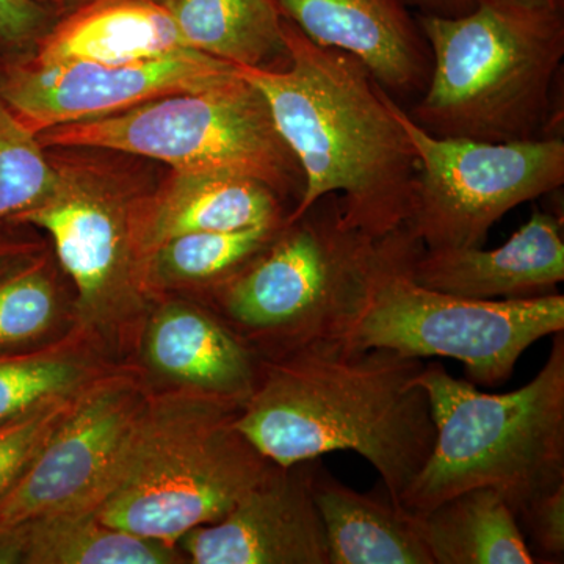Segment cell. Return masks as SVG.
I'll return each mask as SVG.
<instances>
[{
    "instance_id": "obj_29",
    "label": "cell",
    "mask_w": 564,
    "mask_h": 564,
    "mask_svg": "<svg viewBox=\"0 0 564 564\" xmlns=\"http://www.w3.org/2000/svg\"><path fill=\"white\" fill-rule=\"evenodd\" d=\"M57 18L39 0H0V57L29 54Z\"/></svg>"
},
{
    "instance_id": "obj_32",
    "label": "cell",
    "mask_w": 564,
    "mask_h": 564,
    "mask_svg": "<svg viewBox=\"0 0 564 564\" xmlns=\"http://www.w3.org/2000/svg\"><path fill=\"white\" fill-rule=\"evenodd\" d=\"M25 525L0 529V564H24Z\"/></svg>"
},
{
    "instance_id": "obj_25",
    "label": "cell",
    "mask_w": 564,
    "mask_h": 564,
    "mask_svg": "<svg viewBox=\"0 0 564 564\" xmlns=\"http://www.w3.org/2000/svg\"><path fill=\"white\" fill-rule=\"evenodd\" d=\"M55 170L35 133L18 121L0 98V226L50 195Z\"/></svg>"
},
{
    "instance_id": "obj_3",
    "label": "cell",
    "mask_w": 564,
    "mask_h": 564,
    "mask_svg": "<svg viewBox=\"0 0 564 564\" xmlns=\"http://www.w3.org/2000/svg\"><path fill=\"white\" fill-rule=\"evenodd\" d=\"M432 76L408 111L436 137L527 141L551 132L554 87L564 58L563 10L478 0L456 18L415 14Z\"/></svg>"
},
{
    "instance_id": "obj_7",
    "label": "cell",
    "mask_w": 564,
    "mask_h": 564,
    "mask_svg": "<svg viewBox=\"0 0 564 564\" xmlns=\"http://www.w3.org/2000/svg\"><path fill=\"white\" fill-rule=\"evenodd\" d=\"M423 245L406 228L381 239L372 285L345 343L386 348L404 358H451L470 383L497 386L513 375L525 350L564 332L560 293L521 300H475L433 291L414 280Z\"/></svg>"
},
{
    "instance_id": "obj_14",
    "label": "cell",
    "mask_w": 564,
    "mask_h": 564,
    "mask_svg": "<svg viewBox=\"0 0 564 564\" xmlns=\"http://www.w3.org/2000/svg\"><path fill=\"white\" fill-rule=\"evenodd\" d=\"M282 18L313 43L347 52L393 99L423 95L432 52L402 0H273Z\"/></svg>"
},
{
    "instance_id": "obj_26",
    "label": "cell",
    "mask_w": 564,
    "mask_h": 564,
    "mask_svg": "<svg viewBox=\"0 0 564 564\" xmlns=\"http://www.w3.org/2000/svg\"><path fill=\"white\" fill-rule=\"evenodd\" d=\"M58 315V293L44 252L0 280V352L36 343Z\"/></svg>"
},
{
    "instance_id": "obj_31",
    "label": "cell",
    "mask_w": 564,
    "mask_h": 564,
    "mask_svg": "<svg viewBox=\"0 0 564 564\" xmlns=\"http://www.w3.org/2000/svg\"><path fill=\"white\" fill-rule=\"evenodd\" d=\"M410 10L429 17L456 18L469 13L478 0H402Z\"/></svg>"
},
{
    "instance_id": "obj_10",
    "label": "cell",
    "mask_w": 564,
    "mask_h": 564,
    "mask_svg": "<svg viewBox=\"0 0 564 564\" xmlns=\"http://www.w3.org/2000/svg\"><path fill=\"white\" fill-rule=\"evenodd\" d=\"M391 106L419 163L404 228L425 250L481 247L507 212L563 185L560 137L503 143L436 137L393 98Z\"/></svg>"
},
{
    "instance_id": "obj_21",
    "label": "cell",
    "mask_w": 564,
    "mask_h": 564,
    "mask_svg": "<svg viewBox=\"0 0 564 564\" xmlns=\"http://www.w3.org/2000/svg\"><path fill=\"white\" fill-rule=\"evenodd\" d=\"M184 44L234 66L289 65L282 14L273 0H158Z\"/></svg>"
},
{
    "instance_id": "obj_11",
    "label": "cell",
    "mask_w": 564,
    "mask_h": 564,
    "mask_svg": "<svg viewBox=\"0 0 564 564\" xmlns=\"http://www.w3.org/2000/svg\"><path fill=\"white\" fill-rule=\"evenodd\" d=\"M148 399L139 378L121 370H107L85 386L0 497V529L98 502L124 458Z\"/></svg>"
},
{
    "instance_id": "obj_4",
    "label": "cell",
    "mask_w": 564,
    "mask_h": 564,
    "mask_svg": "<svg viewBox=\"0 0 564 564\" xmlns=\"http://www.w3.org/2000/svg\"><path fill=\"white\" fill-rule=\"evenodd\" d=\"M240 408L188 389L150 395L117 474L90 510L106 524L172 545L221 521L274 466L234 425Z\"/></svg>"
},
{
    "instance_id": "obj_30",
    "label": "cell",
    "mask_w": 564,
    "mask_h": 564,
    "mask_svg": "<svg viewBox=\"0 0 564 564\" xmlns=\"http://www.w3.org/2000/svg\"><path fill=\"white\" fill-rule=\"evenodd\" d=\"M11 225L0 226V280L17 272L41 254V247L10 231Z\"/></svg>"
},
{
    "instance_id": "obj_23",
    "label": "cell",
    "mask_w": 564,
    "mask_h": 564,
    "mask_svg": "<svg viewBox=\"0 0 564 564\" xmlns=\"http://www.w3.org/2000/svg\"><path fill=\"white\" fill-rule=\"evenodd\" d=\"M284 221L174 237L148 258V291L154 293L177 285H198L210 291L218 288L258 258L276 239Z\"/></svg>"
},
{
    "instance_id": "obj_2",
    "label": "cell",
    "mask_w": 564,
    "mask_h": 564,
    "mask_svg": "<svg viewBox=\"0 0 564 564\" xmlns=\"http://www.w3.org/2000/svg\"><path fill=\"white\" fill-rule=\"evenodd\" d=\"M282 29L285 68H236L262 93L304 174L302 199L285 220L334 193L350 228L377 240L391 236L406 225L419 172L392 96L358 58L318 46L285 18Z\"/></svg>"
},
{
    "instance_id": "obj_6",
    "label": "cell",
    "mask_w": 564,
    "mask_h": 564,
    "mask_svg": "<svg viewBox=\"0 0 564 564\" xmlns=\"http://www.w3.org/2000/svg\"><path fill=\"white\" fill-rule=\"evenodd\" d=\"M380 243L344 221L339 196H323L212 289L220 318L262 359L344 340L366 306Z\"/></svg>"
},
{
    "instance_id": "obj_27",
    "label": "cell",
    "mask_w": 564,
    "mask_h": 564,
    "mask_svg": "<svg viewBox=\"0 0 564 564\" xmlns=\"http://www.w3.org/2000/svg\"><path fill=\"white\" fill-rule=\"evenodd\" d=\"M77 393L43 404L0 426V497L20 478L41 445L69 413Z\"/></svg>"
},
{
    "instance_id": "obj_9",
    "label": "cell",
    "mask_w": 564,
    "mask_h": 564,
    "mask_svg": "<svg viewBox=\"0 0 564 564\" xmlns=\"http://www.w3.org/2000/svg\"><path fill=\"white\" fill-rule=\"evenodd\" d=\"M55 170L50 195L14 226L50 234L76 288V314L88 336L115 334L151 295L135 239V218L151 185L122 155L93 148L46 150Z\"/></svg>"
},
{
    "instance_id": "obj_20",
    "label": "cell",
    "mask_w": 564,
    "mask_h": 564,
    "mask_svg": "<svg viewBox=\"0 0 564 564\" xmlns=\"http://www.w3.org/2000/svg\"><path fill=\"white\" fill-rule=\"evenodd\" d=\"M434 564H534L507 499L492 488L458 492L417 516Z\"/></svg>"
},
{
    "instance_id": "obj_5",
    "label": "cell",
    "mask_w": 564,
    "mask_h": 564,
    "mask_svg": "<svg viewBox=\"0 0 564 564\" xmlns=\"http://www.w3.org/2000/svg\"><path fill=\"white\" fill-rule=\"evenodd\" d=\"M540 373L508 393L478 391L441 362L423 366L436 437L432 455L402 497L421 516L473 488L502 494L514 514L534 497L564 484V336Z\"/></svg>"
},
{
    "instance_id": "obj_13",
    "label": "cell",
    "mask_w": 564,
    "mask_h": 564,
    "mask_svg": "<svg viewBox=\"0 0 564 564\" xmlns=\"http://www.w3.org/2000/svg\"><path fill=\"white\" fill-rule=\"evenodd\" d=\"M318 459L274 464L221 521L196 527L177 547L195 564H329L313 496Z\"/></svg>"
},
{
    "instance_id": "obj_19",
    "label": "cell",
    "mask_w": 564,
    "mask_h": 564,
    "mask_svg": "<svg viewBox=\"0 0 564 564\" xmlns=\"http://www.w3.org/2000/svg\"><path fill=\"white\" fill-rule=\"evenodd\" d=\"M313 496L325 527L329 564H434L417 516L393 502L384 486L381 494L355 491L318 459Z\"/></svg>"
},
{
    "instance_id": "obj_1",
    "label": "cell",
    "mask_w": 564,
    "mask_h": 564,
    "mask_svg": "<svg viewBox=\"0 0 564 564\" xmlns=\"http://www.w3.org/2000/svg\"><path fill=\"white\" fill-rule=\"evenodd\" d=\"M422 359L345 340L262 359L258 386L234 425L276 466L355 452L372 464L402 508L404 491L432 455L436 425Z\"/></svg>"
},
{
    "instance_id": "obj_22",
    "label": "cell",
    "mask_w": 564,
    "mask_h": 564,
    "mask_svg": "<svg viewBox=\"0 0 564 564\" xmlns=\"http://www.w3.org/2000/svg\"><path fill=\"white\" fill-rule=\"evenodd\" d=\"M24 525V564L187 563L177 545L106 524L90 508L41 516Z\"/></svg>"
},
{
    "instance_id": "obj_16",
    "label": "cell",
    "mask_w": 564,
    "mask_h": 564,
    "mask_svg": "<svg viewBox=\"0 0 564 564\" xmlns=\"http://www.w3.org/2000/svg\"><path fill=\"white\" fill-rule=\"evenodd\" d=\"M284 199L262 182L231 174L172 172L152 185L135 218L140 258L177 236L225 232L285 220Z\"/></svg>"
},
{
    "instance_id": "obj_28",
    "label": "cell",
    "mask_w": 564,
    "mask_h": 564,
    "mask_svg": "<svg viewBox=\"0 0 564 564\" xmlns=\"http://www.w3.org/2000/svg\"><path fill=\"white\" fill-rule=\"evenodd\" d=\"M516 519L536 563H563L564 484L534 497Z\"/></svg>"
},
{
    "instance_id": "obj_17",
    "label": "cell",
    "mask_w": 564,
    "mask_h": 564,
    "mask_svg": "<svg viewBox=\"0 0 564 564\" xmlns=\"http://www.w3.org/2000/svg\"><path fill=\"white\" fill-rule=\"evenodd\" d=\"M144 355L152 370L182 388L240 404L261 377V356L220 317L195 304H165L152 315Z\"/></svg>"
},
{
    "instance_id": "obj_24",
    "label": "cell",
    "mask_w": 564,
    "mask_h": 564,
    "mask_svg": "<svg viewBox=\"0 0 564 564\" xmlns=\"http://www.w3.org/2000/svg\"><path fill=\"white\" fill-rule=\"evenodd\" d=\"M80 345L65 343L41 350L0 352V426L80 392L107 372Z\"/></svg>"
},
{
    "instance_id": "obj_8",
    "label": "cell",
    "mask_w": 564,
    "mask_h": 564,
    "mask_svg": "<svg viewBox=\"0 0 564 564\" xmlns=\"http://www.w3.org/2000/svg\"><path fill=\"white\" fill-rule=\"evenodd\" d=\"M44 150L93 148L165 163L174 172L231 174L262 182L295 206L304 174L281 139L262 93L243 79L163 96L132 109L69 122L36 135Z\"/></svg>"
},
{
    "instance_id": "obj_34",
    "label": "cell",
    "mask_w": 564,
    "mask_h": 564,
    "mask_svg": "<svg viewBox=\"0 0 564 564\" xmlns=\"http://www.w3.org/2000/svg\"><path fill=\"white\" fill-rule=\"evenodd\" d=\"M79 2H82V0H62L61 10H58V17H61L63 11L70 9V7L76 6V3Z\"/></svg>"
},
{
    "instance_id": "obj_18",
    "label": "cell",
    "mask_w": 564,
    "mask_h": 564,
    "mask_svg": "<svg viewBox=\"0 0 564 564\" xmlns=\"http://www.w3.org/2000/svg\"><path fill=\"white\" fill-rule=\"evenodd\" d=\"M181 50L187 46L158 0H82L63 11L24 57L39 65H120Z\"/></svg>"
},
{
    "instance_id": "obj_12",
    "label": "cell",
    "mask_w": 564,
    "mask_h": 564,
    "mask_svg": "<svg viewBox=\"0 0 564 564\" xmlns=\"http://www.w3.org/2000/svg\"><path fill=\"white\" fill-rule=\"evenodd\" d=\"M239 76L231 63L195 50L120 65H39L24 55L0 57V98L39 135L69 122L96 120L163 96L196 93Z\"/></svg>"
},
{
    "instance_id": "obj_33",
    "label": "cell",
    "mask_w": 564,
    "mask_h": 564,
    "mask_svg": "<svg viewBox=\"0 0 564 564\" xmlns=\"http://www.w3.org/2000/svg\"><path fill=\"white\" fill-rule=\"evenodd\" d=\"M499 2L533 10H563L564 0H499Z\"/></svg>"
},
{
    "instance_id": "obj_15",
    "label": "cell",
    "mask_w": 564,
    "mask_h": 564,
    "mask_svg": "<svg viewBox=\"0 0 564 564\" xmlns=\"http://www.w3.org/2000/svg\"><path fill=\"white\" fill-rule=\"evenodd\" d=\"M414 280L433 291L475 300H521L555 293L564 281L563 217L534 209L496 250L421 248Z\"/></svg>"
},
{
    "instance_id": "obj_35",
    "label": "cell",
    "mask_w": 564,
    "mask_h": 564,
    "mask_svg": "<svg viewBox=\"0 0 564 564\" xmlns=\"http://www.w3.org/2000/svg\"><path fill=\"white\" fill-rule=\"evenodd\" d=\"M39 2L46 3V6L52 7V9H55V11L61 10L62 0H39Z\"/></svg>"
}]
</instances>
